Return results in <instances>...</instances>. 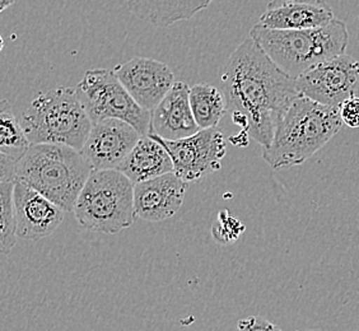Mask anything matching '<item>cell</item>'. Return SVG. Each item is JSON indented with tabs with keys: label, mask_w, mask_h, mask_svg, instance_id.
Listing matches in <instances>:
<instances>
[{
	"label": "cell",
	"mask_w": 359,
	"mask_h": 331,
	"mask_svg": "<svg viewBox=\"0 0 359 331\" xmlns=\"http://www.w3.org/2000/svg\"><path fill=\"white\" fill-rule=\"evenodd\" d=\"M14 182L0 184V251L11 254L17 242V219L14 210Z\"/></svg>",
	"instance_id": "20"
},
{
	"label": "cell",
	"mask_w": 359,
	"mask_h": 331,
	"mask_svg": "<svg viewBox=\"0 0 359 331\" xmlns=\"http://www.w3.org/2000/svg\"><path fill=\"white\" fill-rule=\"evenodd\" d=\"M245 229V224L238 218L232 217L227 209H224L219 212L217 222L212 226V236L217 243L227 246L235 243Z\"/></svg>",
	"instance_id": "21"
},
{
	"label": "cell",
	"mask_w": 359,
	"mask_h": 331,
	"mask_svg": "<svg viewBox=\"0 0 359 331\" xmlns=\"http://www.w3.org/2000/svg\"><path fill=\"white\" fill-rule=\"evenodd\" d=\"M190 104L201 130L217 128L227 112L224 95L208 83H198L190 88Z\"/></svg>",
	"instance_id": "18"
},
{
	"label": "cell",
	"mask_w": 359,
	"mask_h": 331,
	"mask_svg": "<svg viewBox=\"0 0 359 331\" xmlns=\"http://www.w3.org/2000/svg\"><path fill=\"white\" fill-rule=\"evenodd\" d=\"M213 0H125L139 20L157 27L187 21L207 9Z\"/></svg>",
	"instance_id": "17"
},
{
	"label": "cell",
	"mask_w": 359,
	"mask_h": 331,
	"mask_svg": "<svg viewBox=\"0 0 359 331\" xmlns=\"http://www.w3.org/2000/svg\"><path fill=\"white\" fill-rule=\"evenodd\" d=\"M236 331H283L278 325L262 316L241 318L237 323Z\"/></svg>",
	"instance_id": "23"
},
{
	"label": "cell",
	"mask_w": 359,
	"mask_h": 331,
	"mask_svg": "<svg viewBox=\"0 0 359 331\" xmlns=\"http://www.w3.org/2000/svg\"><path fill=\"white\" fill-rule=\"evenodd\" d=\"M15 0H0V12H4L7 8L13 6Z\"/></svg>",
	"instance_id": "25"
},
{
	"label": "cell",
	"mask_w": 359,
	"mask_h": 331,
	"mask_svg": "<svg viewBox=\"0 0 359 331\" xmlns=\"http://www.w3.org/2000/svg\"><path fill=\"white\" fill-rule=\"evenodd\" d=\"M134 184L118 170H92L74 207L82 227L115 235L135 223Z\"/></svg>",
	"instance_id": "6"
},
{
	"label": "cell",
	"mask_w": 359,
	"mask_h": 331,
	"mask_svg": "<svg viewBox=\"0 0 359 331\" xmlns=\"http://www.w3.org/2000/svg\"><path fill=\"white\" fill-rule=\"evenodd\" d=\"M166 148L173 162V173L187 184L196 182L222 168L227 154L226 138L217 128L199 130L180 140H165L149 134Z\"/></svg>",
	"instance_id": "8"
},
{
	"label": "cell",
	"mask_w": 359,
	"mask_h": 331,
	"mask_svg": "<svg viewBox=\"0 0 359 331\" xmlns=\"http://www.w3.org/2000/svg\"><path fill=\"white\" fill-rule=\"evenodd\" d=\"M190 88L191 87L185 82L173 84L166 97L152 111L149 134L165 140H180L189 138L201 130L191 110Z\"/></svg>",
	"instance_id": "14"
},
{
	"label": "cell",
	"mask_w": 359,
	"mask_h": 331,
	"mask_svg": "<svg viewBox=\"0 0 359 331\" xmlns=\"http://www.w3.org/2000/svg\"><path fill=\"white\" fill-rule=\"evenodd\" d=\"M187 182L175 173H166L134 187L135 215L145 222L172 218L184 203Z\"/></svg>",
	"instance_id": "13"
},
{
	"label": "cell",
	"mask_w": 359,
	"mask_h": 331,
	"mask_svg": "<svg viewBox=\"0 0 359 331\" xmlns=\"http://www.w3.org/2000/svg\"><path fill=\"white\" fill-rule=\"evenodd\" d=\"M250 134L246 130H241L237 135H232L231 138H229V142L232 143V144H235L236 147H246V145H249L250 142Z\"/></svg>",
	"instance_id": "24"
},
{
	"label": "cell",
	"mask_w": 359,
	"mask_h": 331,
	"mask_svg": "<svg viewBox=\"0 0 359 331\" xmlns=\"http://www.w3.org/2000/svg\"><path fill=\"white\" fill-rule=\"evenodd\" d=\"M32 147L7 98L0 102V156L21 162Z\"/></svg>",
	"instance_id": "19"
},
{
	"label": "cell",
	"mask_w": 359,
	"mask_h": 331,
	"mask_svg": "<svg viewBox=\"0 0 359 331\" xmlns=\"http://www.w3.org/2000/svg\"><path fill=\"white\" fill-rule=\"evenodd\" d=\"M227 111L249 121L248 133L268 148L284 115L299 97L297 81L279 69L251 37L229 55L222 72Z\"/></svg>",
	"instance_id": "1"
},
{
	"label": "cell",
	"mask_w": 359,
	"mask_h": 331,
	"mask_svg": "<svg viewBox=\"0 0 359 331\" xmlns=\"http://www.w3.org/2000/svg\"><path fill=\"white\" fill-rule=\"evenodd\" d=\"M334 18L326 0H271L259 23L273 29H311Z\"/></svg>",
	"instance_id": "15"
},
{
	"label": "cell",
	"mask_w": 359,
	"mask_h": 331,
	"mask_svg": "<svg viewBox=\"0 0 359 331\" xmlns=\"http://www.w3.org/2000/svg\"><path fill=\"white\" fill-rule=\"evenodd\" d=\"M296 81L299 96L339 109L346 100L359 97V62L344 54L318 64Z\"/></svg>",
	"instance_id": "9"
},
{
	"label": "cell",
	"mask_w": 359,
	"mask_h": 331,
	"mask_svg": "<svg viewBox=\"0 0 359 331\" xmlns=\"http://www.w3.org/2000/svg\"><path fill=\"white\" fill-rule=\"evenodd\" d=\"M250 37L279 69L298 79L318 64L344 55L349 31L344 22L334 18L311 29H273L257 23L251 28Z\"/></svg>",
	"instance_id": "3"
},
{
	"label": "cell",
	"mask_w": 359,
	"mask_h": 331,
	"mask_svg": "<svg viewBox=\"0 0 359 331\" xmlns=\"http://www.w3.org/2000/svg\"><path fill=\"white\" fill-rule=\"evenodd\" d=\"M13 199L17 235L23 240L46 238L64 221V209L22 182H14Z\"/></svg>",
	"instance_id": "12"
},
{
	"label": "cell",
	"mask_w": 359,
	"mask_h": 331,
	"mask_svg": "<svg viewBox=\"0 0 359 331\" xmlns=\"http://www.w3.org/2000/svg\"><path fill=\"white\" fill-rule=\"evenodd\" d=\"M304 331H323V330H318V329H310V330H304Z\"/></svg>",
	"instance_id": "26"
},
{
	"label": "cell",
	"mask_w": 359,
	"mask_h": 331,
	"mask_svg": "<svg viewBox=\"0 0 359 331\" xmlns=\"http://www.w3.org/2000/svg\"><path fill=\"white\" fill-rule=\"evenodd\" d=\"M76 90L92 124L118 119L132 125L140 135L151 133L152 112L135 102L112 70H87Z\"/></svg>",
	"instance_id": "7"
},
{
	"label": "cell",
	"mask_w": 359,
	"mask_h": 331,
	"mask_svg": "<svg viewBox=\"0 0 359 331\" xmlns=\"http://www.w3.org/2000/svg\"><path fill=\"white\" fill-rule=\"evenodd\" d=\"M340 118L343 124L348 128L357 129L359 128V97H352L339 107Z\"/></svg>",
	"instance_id": "22"
},
{
	"label": "cell",
	"mask_w": 359,
	"mask_h": 331,
	"mask_svg": "<svg viewBox=\"0 0 359 331\" xmlns=\"http://www.w3.org/2000/svg\"><path fill=\"white\" fill-rule=\"evenodd\" d=\"M21 124L32 145H68L79 152L93 125L76 90L69 87L37 95L23 112Z\"/></svg>",
	"instance_id": "5"
},
{
	"label": "cell",
	"mask_w": 359,
	"mask_h": 331,
	"mask_svg": "<svg viewBox=\"0 0 359 331\" xmlns=\"http://www.w3.org/2000/svg\"><path fill=\"white\" fill-rule=\"evenodd\" d=\"M341 126L339 109L297 97L278 126L271 144L263 148L264 161L276 171L304 165Z\"/></svg>",
	"instance_id": "2"
},
{
	"label": "cell",
	"mask_w": 359,
	"mask_h": 331,
	"mask_svg": "<svg viewBox=\"0 0 359 331\" xmlns=\"http://www.w3.org/2000/svg\"><path fill=\"white\" fill-rule=\"evenodd\" d=\"M112 72L135 102L151 112L176 83L173 72L167 64L144 56H135L118 64Z\"/></svg>",
	"instance_id": "10"
},
{
	"label": "cell",
	"mask_w": 359,
	"mask_h": 331,
	"mask_svg": "<svg viewBox=\"0 0 359 331\" xmlns=\"http://www.w3.org/2000/svg\"><path fill=\"white\" fill-rule=\"evenodd\" d=\"M118 171L137 185L173 173V162L163 145L151 135H143Z\"/></svg>",
	"instance_id": "16"
},
{
	"label": "cell",
	"mask_w": 359,
	"mask_h": 331,
	"mask_svg": "<svg viewBox=\"0 0 359 331\" xmlns=\"http://www.w3.org/2000/svg\"><path fill=\"white\" fill-rule=\"evenodd\" d=\"M90 171L83 154L74 148L36 144L20 162L14 182L32 187L65 212H73Z\"/></svg>",
	"instance_id": "4"
},
{
	"label": "cell",
	"mask_w": 359,
	"mask_h": 331,
	"mask_svg": "<svg viewBox=\"0 0 359 331\" xmlns=\"http://www.w3.org/2000/svg\"><path fill=\"white\" fill-rule=\"evenodd\" d=\"M142 137L123 120L107 119L92 125L81 153L92 170H118Z\"/></svg>",
	"instance_id": "11"
}]
</instances>
